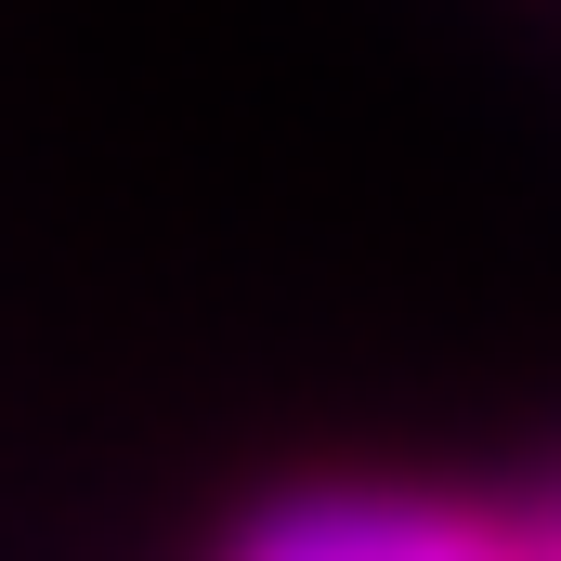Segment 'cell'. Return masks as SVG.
Returning a JSON list of instances; mask_svg holds the SVG:
<instances>
[{
  "instance_id": "cell-2",
  "label": "cell",
  "mask_w": 561,
  "mask_h": 561,
  "mask_svg": "<svg viewBox=\"0 0 561 561\" xmlns=\"http://www.w3.org/2000/svg\"><path fill=\"white\" fill-rule=\"evenodd\" d=\"M549 549H561V510H549Z\"/></svg>"
},
{
  "instance_id": "cell-1",
  "label": "cell",
  "mask_w": 561,
  "mask_h": 561,
  "mask_svg": "<svg viewBox=\"0 0 561 561\" xmlns=\"http://www.w3.org/2000/svg\"><path fill=\"white\" fill-rule=\"evenodd\" d=\"M262 561H470L483 523L470 510H419V496H300L249 523Z\"/></svg>"
}]
</instances>
